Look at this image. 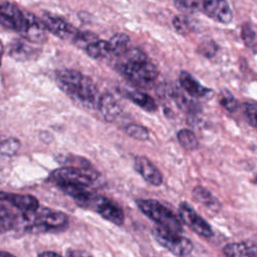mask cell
I'll return each mask as SVG.
<instances>
[{"label": "cell", "mask_w": 257, "mask_h": 257, "mask_svg": "<svg viewBox=\"0 0 257 257\" xmlns=\"http://www.w3.org/2000/svg\"><path fill=\"white\" fill-rule=\"evenodd\" d=\"M116 67L131 82L141 87H151L159 76L157 66L139 48L128 50L117 57Z\"/></svg>", "instance_id": "6da1fadb"}, {"label": "cell", "mask_w": 257, "mask_h": 257, "mask_svg": "<svg viewBox=\"0 0 257 257\" xmlns=\"http://www.w3.org/2000/svg\"><path fill=\"white\" fill-rule=\"evenodd\" d=\"M21 217L25 229L34 232L57 230L63 228L68 223V217L65 213L45 207H38V209L33 212L22 213Z\"/></svg>", "instance_id": "7a4b0ae2"}, {"label": "cell", "mask_w": 257, "mask_h": 257, "mask_svg": "<svg viewBox=\"0 0 257 257\" xmlns=\"http://www.w3.org/2000/svg\"><path fill=\"white\" fill-rule=\"evenodd\" d=\"M136 205L143 214L160 227L178 234L183 232L182 223L177 215L160 202L150 199H138L136 200Z\"/></svg>", "instance_id": "3957f363"}, {"label": "cell", "mask_w": 257, "mask_h": 257, "mask_svg": "<svg viewBox=\"0 0 257 257\" xmlns=\"http://www.w3.org/2000/svg\"><path fill=\"white\" fill-rule=\"evenodd\" d=\"M99 178V174L90 168L62 167L54 170L49 181L54 183L58 188L62 186H78L90 188Z\"/></svg>", "instance_id": "277c9868"}, {"label": "cell", "mask_w": 257, "mask_h": 257, "mask_svg": "<svg viewBox=\"0 0 257 257\" xmlns=\"http://www.w3.org/2000/svg\"><path fill=\"white\" fill-rule=\"evenodd\" d=\"M152 235L161 246L176 256H187L193 251L194 246L191 240L181 234L156 226L152 229Z\"/></svg>", "instance_id": "5b68a950"}, {"label": "cell", "mask_w": 257, "mask_h": 257, "mask_svg": "<svg viewBox=\"0 0 257 257\" xmlns=\"http://www.w3.org/2000/svg\"><path fill=\"white\" fill-rule=\"evenodd\" d=\"M28 12L5 0H0V25L21 34L27 23Z\"/></svg>", "instance_id": "8992f818"}, {"label": "cell", "mask_w": 257, "mask_h": 257, "mask_svg": "<svg viewBox=\"0 0 257 257\" xmlns=\"http://www.w3.org/2000/svg\"><path fill=\"white\" fill-rule=\"evenodd\" d=\"M88 209L93 210L103 219L120 226L124 222V213L122 209L113 201L106 197L95 194L92 198Z\"/></svg>", "instance_id": "52a82bcc"}, {"label": "cell", "mask_w": 257, "mask_h": 257, "mask_svg": "<svg viewBox=\"0 0 257 257\" xmlns=\"http://www.w3.org/2000/svg\"><path fill=\"white\" fill-rule=\"evenodd\" d=\"M178 211L180 219L195 233L205 238L213 236L214 233L210 224L204 218H202L189 203L182 202Z\"/></svg>", "instance_id": "ba28073f"}, {"label": "cell", "mask_w": 257, "mask_h": 257, "mask_svg": "<svg viewBox=\"0 0 257 257\" xmlns=\"http://www.w3.org/2000/svg\"><path fill=\"white\" fill-rule=\"evenodd\" d=\"M40 21L46 31L50 32L51 34L60 39L71 41L75 33L77 32V29H75L65 19L50 12H44L41 15Z\"/></svg>", "instance_id": "9c48e42d"}, {"label": "cell", "mask_w": 257, "mask_h": 257, "mask_svg": "<svg viewBox=\"0 0 257 257\" xmlns=\"http://www.w3.org/2000/svg\"><path fill=\"white\" fill-rule=\"evenodd\" d=\"M201 12L223 24H228L233 19V12L227 0H202Z\"/></svg>", "instance_id": "30bf717a"}, {"label": "cell", "mask_w": 257, "mask_h": 257, "mask_svg": "<svg viewBox=\"0 0 257 257\" xmlns=\"http://www.w3.org/2000/svg\"><path fill=\"white\" fill-rule=\"evenodd\" d=\"M83 76L84 75L78 70L63 68L56 71L55 79L59 88L72 98L78 86L80 85Z\"/></svg>", "instance_id": "8fae6325"}, {"label": "cell", "mask_w": 257, "mask_h": 257, "mask_svg": "<svg viewBox=\"0 0 257 257\" xmlns=\"http://www.w3.org/2000/svg\"><path fill=\"white\" fill-rule=\"evenodd\" d=\"M0 201L7 202L22 213L33 212L39 207L38 200L32 195H21L0 191Z\"/></svg>", "instance_id": "7c38bea8"}, {"label": "cell", "mask_w": 257, "mask_h": 257, "mask_svg": "<svg viewBox=\"0 0 257 257\" xmlns=\"http://www.w3.org/2000/svg\"><path fill=\"white\" fill-rule=\"evenodd\" d=\"M135 170L151 185L158 187L163 183V176L159 169L144 156L135 159Z\"/></svg>", "instance_id": "4fadbf2b"}, {"label": "cell", "mask_w": 257, "mask_h": 257, "mask_svg": "<svg viewBox=\"0 0 257 257\" xmlns=\"http://www.w3.org/2000/svg\"><path fill=\"white\" fill-rule=\"evenodd\" d=\"M20 35L28 42L35 44H41L45 42L47 38L46 30L42 25L40 19L30 12H28L26 26Z\"/></svg>", "instance_id": "5bb4252c"}, {"label": "cell", "mask_w": 257, "mask_h": 257, "mask_svg": "<svg viewBox=\"0 0 257 257\" xmlns=\"http://www.w3.org/2000/svg\"><path fill=\"white\" fill-rule=\"evenodd\" d=\"M179 82L183 90L193 98H201L209 95L212 90L202 85L191 73L188 71H181L179 75Z\"/></svg>", "instance_id": "9a60e30c"}, {"label": "cell", "mask_w": 257, "mask_h": 257, "mask_svg": "<svg viewBox=\"0 0 257 257\" xmlns=\"http://www.w3.org/2000/svg\"><path fill=\"white\" fill-rule=\"evenodd\" d=\"M97 107L103 118L108 122L116 120L121 112V107L119 103L110 93H104L99 96Z\"/></svg>", "instance_id": "2e32d148"}, {"label": "cell", "mask_w": 257, "mask_h": 257, "mask_svg": "<svg viewBox=\"0 0 257 257\" xmlns=\"http://www.w3.org/2000/svg\"><path fill=\"white\" fill-rule=\"evenodd\" d=\"M227 257H256V246L249 241L230 243L223 248Z\"/></svg>", "instance_id": "e0dca14e"}, {"label": "cell", "mask_w": 257, "mask_h": 257, "mask_svg": "<svg viewBox=\"0 0 257 257\" xmlns=\"http://www.w3.org/2000/svg\"><path fill=\"white\" fill-rule=\"evenodd\" d=\"M37 50L22 40H14L9 45V55L17 60H28L35 56Z\"/></svg>", "instance_id": "ac0fdd59"}, {"label": "cell", "mask_w": 257, "mask_h": 257, "mask_svg": "<svg viewBox=\"0 0 257 257\" xmlns=\"http://www.w3.org/2000/svg\"><path fill=\"white\" fill-rule=\"evenodd\" d=\"M126 96L132 102H134L135 104H137L138 106H140L146 111L153 112L158 109V105L156 101L148 93H145L139 90H128L126 92Z\"/></svg>", "instance_id": "d6986e66"}, {"label": "cell", "mask_w": 257, "mask_h": 257, "mask_svg": "<svg viewBox=\"0 0 257 257\" xmlns=\"http://www.w3.org/2000/svg\"><path fill=\"white\" fill-rule=\"evenodd\" d=\"M130 37L124 33L114 34L108 41V47L110 51V55L115 57H119L124 54L130 48Z\"/></svg>", "instance_id": "ffe728a7"}, {"label": "cell", "mask_w": 257, "mask_h": 257, "mask_svg": "<svg viewBox=\"0 0 257 257\" xmlns=\"http://www.w3.org/2000/svg\"><path fill=\"white\" fill-rule=\"evenodd\" d=\"M85 52L87 55L93 59H103L110 55L109 47L107 41L97 39L85 47Z\"/></svg>", "instance_id": "44dd1931"}, {"label": "cell", "mask_w": 257, "mask_h": 257, "mask_svg": "<svg viewBox=\"0 0 257 257\" xmlns=\"http://www.w3.org/2000/svg\"><path fill=\"white\" fill-rule=\"evenodd\" d=\"M18 223V216L4 205L0 204V233L13 229Z\"/></svg>", "instance_id": "7402d4cb"}, {"label": "cell", "mask_w": 257, "mask_h": 257, "mask_svg": "<svg viewBox=\"0 0 257 257\" xmlns=\"http://www.w3.org/2000/svg\"><path fill=\"white\" fill-rule=\"evenodd\" d=\"M177 138H178V141H179L180 145L185 150L195 151L199 147V142H198V139H197L196 135L188 128L180 130L177 134Z\"/></svg>", "instance_id": "603a6c76"}, {"label": "cell", "mask_w": 257, "mask_h": 257, "mask_svg": "<svg viewBox=\"0 0 257 257\" xmlns=\"http://www.w3.org/2000/svg\"><path fill=\"white\" fill-rule=\"evenodd\" d=\"M241 38L246 47L253 53L256 51V32L251 23H245L241 28Z\"/></svg>", "instance_id": "cb8c5ba5"}, {"label": "cell", "mask_w": 257, "mask_h": 257, "mask_svg": "<svg viewBox=\"0 0 257 257\" xmlns=\"http://www.w3.org/2000/svg\"><path fill=\"white\" fill-rule=\"evenodd\" d=\"M193 196L194 198L197 200V202H200L204 205H206L207 207H215L217 208V204H218V200H216L212 194L206 190L205 188L198 186L196 188H194L193 190Z\"/></svg>", "instance_id": "d4e9b609"}, {"label": "cell", "mask_w": 257, "mask_h": 257, "mask_svg": "<svg viewBox=\"0 0 257 257\" xmlns=\"http://www.w3.org/2000/svg\"><path fill=\"white\" fill-rule=\"evenodd\" d=\"M97 39H98L97 35H95L94 33L90 32V31H79V30H77V32L75 33L71 42L74 45H76L77 47H79L81 49H85V47L88 44H90L91 42H93Z\"/></svg>", "instance_id": "484cf974"}, {"label": "cell", "mask_w": 257, "mask_h": 257, "mask_svg": "<svg viewBox=\"0 0 257 257\" xmlns=\"http://www.w3.org/2000/svg\"><path fill=\"white\" fill-rule=\"evenodd\" d=\"M20 142L15 138H9L1 142L0 144V154L5 157L14 156L20 149Z\"/></svg>", "instance_id": "4316f807"}, {"label": "cell", "mask_w": 257, "mask_h": 257, "mask_svg": "<svg viewBox=\"0 0 257 257\" xmlns=\"http://www.w3.org/2000/svg\"><path fill=\"white\" fill-rule=\"evenodd\" d=\"M175 6L180 11L186 13L201 12L202 0H175Z\"/></svg>", "instance_id": "83f0119b"}, {"label": "cell", "mask_w": 257, "mask_h": 257, "mask_svg": "<svg viewBox=\"0 0 257 257\" xmlns=\"http://www.w3.org/2000/svg\"><path fill=\"white\" fill-rule=\"evenodd\" d=\"M124 131L131 138L138 140V141H147L150 137L148 128L141 124L131 123L125 126Z\"/></svg>", "instance_id": "f1b7e54d"}, {"label": "cell", "mask_w": 257, "mask_h": 257, "mask_svg": "<svg viewBox=\"0 0 257 257\" xmlns=\"http://www.w3.org/2000/svg\"><path fill=\"white\" fill-rule=\"evenodd\" d=\"M173 26H174L175 30L183 36L188 35L192 30L191 22L185 15L175 16L173 18Z\"/></svg>", "instance_id": "f546056e"}, {"label": "cell", "mask_w": 257, "mask_h": 257, "mask_svg": "<svg viewBox=\"0 0 257 257\" xmlns=\"http://www.w3.org/2000/svg\"><path fill=\"white\" fill-rule=\"evenodd\" d=\"M221 105L230 112H235L238 109V101L229 90H223L220 98Z\"/></svg>", "instance_id": "4dcf8cb0"}, {"label": "cell", "mask_w": 257, "mask_h": 257, "mask_svg": "<svg viewBox=\"0 0 257 257\" xmlns=\"http://www.w3.org/2000/svg\"><path fill=\"white\" fill-rule=\"evenodd\" d=\"M217 49H218V46L214 41L207 40V41H204V42L200 43L198 51H199V53H201L205 57L211 58L216 54Z\"/></svg>", "instance_id": "1f68e13d"}, {"label": "cell", "mask_w": 257, "mask_h": 257, "mask_svg": "<svg viewBox=\"0 0 257 257\" xmlns=\"http://www.w3.org/2000/svg\"><path fill=\"white\" fill-rule=\"evenodd\" d=\"M244 112L247 118V121L250 125L256 126V103L255 102H245L244 103Z\"/></svg>", "instance_id": "d6a6232c"}, {"label": "cell", "mask_w": 257, "mask_h": 257, "mask_svg": "<svg viewBox=\"0 0 257 257\" xmlns=\"http://www.w3.org/2000/svg\"><path fill=\"white\" fill-rule=\"evenodd\" d=\"M37 257H62V256L53 251H43L39 253Z\"/></svg>", "instance_id": "836d02e7"}, {"label": "cell", "mask_w": 257, "mask_h": 257, "mask_svg": "<svg viewBox=\"0 0 257 257\" xmlns=\"http://www.w3.org/2000/svg\"><path fill=\"white\" fill-rule=\"evenodd\" d=\"M67 256L68 257H90V256H84V255H82V253H80L79 251H76V250L68 251Z\"/></svg>", "instance_id": "e575fe53"}, {"label": "cell", "mask_w": 257, "mask_h": 257, "mask_svg": "<svg viewBox=\"0 0 257 257\" xmlns=\"http://www.w3.org/2000/svg\"><path fill=\"white\" fill-rule=\"evenodd\" d=\"M3 54H4V46H3L2 41L0 40V66H1V64H2V57H3Z\"/></svg>", "instance_id": "d590c367"}, {"label": "cell", "mask_w": 257, "mask_h": 257, "mask_svg": "<svg viewBox=\"0 0 257 257\" xmlns=\"http://www.w3.org/2000/svg\"><path fill=\"white\" fill-rule=\"evenodd\" d=\"M0 257H16V256L6 251H0Z\"/></svg>", "instance_id": "8d00e7d4"}]
</instances>
